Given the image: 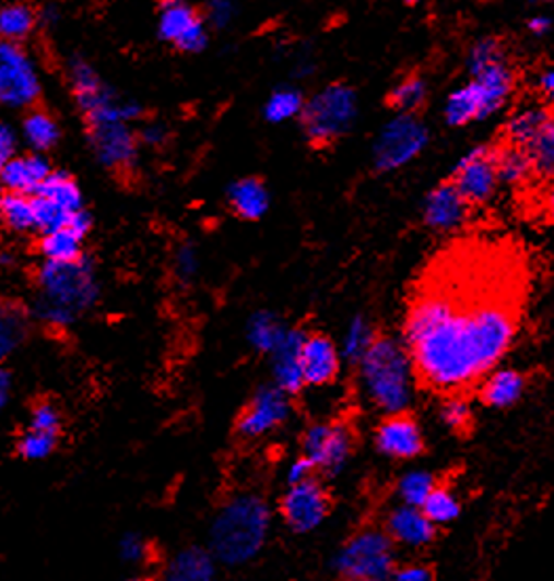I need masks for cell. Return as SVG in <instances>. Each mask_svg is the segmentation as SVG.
I'll use <instances>...</instances> for the list:
<instances>
[{"mask_svg":"<svg viewBox=\"0 0 554 581\" xmlns=\"http://www.w3.org/2000/svg\"><path fill=\"white\" fill-rule=\"evenodd\" d=\"M526 290V263L512 247L468 240L438 253L403 324L415 381L443 396L479 386L517 340Z\"/></svg>","mask_w":554,"mask_h":581,"instance_id":"1","label":"cell"},{"mask_svg":"<svg viewBox=\"0 0 554 581\" xmlns=\"http://www.w3.org/2000/svg\"><path fill=\"white\" fill-rule=\"evenodd\" d=\"M361 388L367 401L386 415L408 413L415 374L401 340L381 335L358 363Z\"/></svg>","mask_w":554,"mask_h":581,"instance_id":"2","label":"cell"},{"mask_svg":"<svg viewBox=\"0 0 554 581\" xmlns=\"http://www.w3.org/2000/svg\"><path fill=\"white\" fill-rule=\"evenodd\" d=\"M270 508L258 495H236L224 503L211 526V554L224 565L254 560L268 540Z\"/></svg>","mask_w":554,"mask_h":581,"instance_id":"3","label":"cell"},{"mask_svg":"<svg viewBox=\"0 0 554 581\" xmlns=\"http://www.w3.org/2000/svg\"><path fill=\"white\" fill-rule=\"evenodd\" d=\"M358 115V97L344 83L327 85L304 102L302 127L313 145H329L344 138Z\"/></svg>","mask_w":554,"mask_h":581,"instance_id":"4","label":"cell"},{"mask_svg":"<svg viewBox=\"0 0 554 581\" xmlns=\"http://www.w3.org/2000/svg\"><path fill=\"white\" fill-rule=\"evenodd\" d=\"M335 569L351 581H388L397 569L394 542L386 531L365 529L338 553Z\"/></svg>","mask_w":554,"mask_h":581,"instance_id":"5","label":"cell"},{"mask_svg":"<svg viewBox=\"0 0 554 581\" xmlns=\"http://www.w3.org/2000/svg\"><path fill=\"white\" fill-rule=\"evenodd\" d=\"M89 138L102 165L115 171L131 169L138 156V138L127 127L122 104L110 102L89 115Z\"/></svg>","mask_w":554,"mask_h":581,"instance_id":"6","label":"cell"},{"mask_svg":"<svg viewBox=\"0 0 554 581\" xmlns=\"http://www.w3.org/2000/svg\"><path fill=\"white\" fill-rule=\"evenodd\" d=\"M431 142L426 124L411 115L390 118L374 144V167L378 174H392L415 161Z\"/></svg>","mask_w":554,"mask_h":581,"instance_id":"7","label":"cell"},{"mask_svg":"<svg viewBox=\"0 0 554 581\" xmlns=\"http://www.w3.org/2000/svg\"><path fill=\"white\" fill-rule=\"evenodd\" d=\"M302 451L315 470H321L329 476L340 474L352 453V432L344 424H315L306 430L302 440Z\"/></svg>","mask_w":554,"mask_h":581,"instance_id":"8","label":"cell"},{"mask_svg":"<svg viewBox=\"0 0 554 581\" xmlns=\"http://www.w3.org/2000/svg\"><path fill=\"white\" fill-rule=\"evenodd\" d=\"M468 204L487 203L497 190L496 145H476L467 152L449 179Z\"/></svg>","mask_w":554,"mask_h":581,"instance_id":"9","label":"cell"},{"mask_svg":"<svg viewBox=\"0 0 554 581\" xmlns=\"http://www.w3.org/2000/svg\"><path fill=\"white\" fill-rule=\"evenodd\" d=\"M38 79L20 45L0 40V104L22 108L36 104Z\"/></svg>","mask_w":554,"mask_h":581,"instance_id":"10","label":"cell"},{"mask_svg":"<svg viewBox=\"0 0 554 581\" xmlns=\"http://www.w3.org/2000/svg\"><path fill=\"white\" fill-rule=\"evenodd\" d=\"M158 34L181 54H201L209 45L203 13L188 2H165L161 7Z\"/></svg>","mask_w":554,"mask_h":581,"instance_id":"11","label":"cell"},{"mask_svg":"<svg viewBox=\"0 0 554 581\" xmlns=\"http://www.w3.org/2000/svg\"><path fill=\"white\" fill-rule=\"evenodd\" d=\"M290 413L292 396L276 386H262L240 413L236 430L245 438H260L283 426L290 419Z\"/></svg>","mask_w":554,"mask_h":581,"instance_id":"12","label":"cell"},{"mask_svg":"<svg viewBox=\"0 0 554 581\" xmlns=\"http://www.w3.org/2000/svg\"><path fill=\"white\" fill-rule=\"evenodd\" d=\"M281 514L295 533L315 531L329 514V495L315 478L293 485L281 501Z\"/></svg>","mask_w":554,"mask_h":581,"instance_id":"13","label":"cell"},{"mask_svg":"<svg viewBox=\"0 0 554 581\" xmlns=\"http://www.w3.org/2000/svg\"><path fill=\"white\" fill-rule=\"evenodd\" d=\"M45 287L59 306L81 310L95 297V283L87 263H49L45 270Z\"/></svg>","mask_w":554,"mask_h":581,"instance_id":"14","label":"cell"},{"mask_svg":"<svg viewBox=\"0 0 554 581\" xmlns=\"http://www.w3.org/2000/svg\"><path fill=\"white\" fill-rule=\"evenodd\" d=\"M376 447L386 458L413 460L424 449V436L417 422L408 413L386 415L376 430Z\"/></svg>","mask_w":554,"mask_h":581,"instance_id":"15","label":"cell"},{"mask_svg":"<svg viewBox=\"0 0 554 581\" xmlns=\"http://www.w3.org/2000/svg\"><path fill=\"white\" fill-rule=\"evenodd\" d=\"M299 367L304 386L321 388L338 378L342 367V356L335 342H331L327 335L315 333L306 335L299 354Z\"/></svg>","mask_w":554,"mask_h":581,"instance_id":"16","label":"cell"},{"mask_svg":"<svg viewBox=\"0 0 554 581\" xmlns=\"http://www.w3.org/2000/svg\"><path fill=\"white\" fill-rule=\"evenodd\" d=\"M470 204L451 181H443L424 201V224L438 233H453L467 224Z\"/></svg>","mask_w":554,"mask_h":581,"instance_id":"17","label":"cell"},{"mask_svg":"<svg viewBox=\"0 0 554 581\" xmlns=\"http://www.w3.org/2000/svg\"><path fill=\"white\" fill-rule=\"evenodd\" d=\"M304 340H306L304 331L290 327L283 342L270 354L274 386L283 390L287 396H295L304 390V378H302V367H299V354H302Z\"/></svg>","mask_w":554,"mask_h":581,"instance_id":"18","label":"cell"},{"mask_svg":"<svg viewBox=\"0 0 554 581\" xmlns=\"http://www.w3.org/2000/svg\"><path fill=\"white\" fill-rule=\"evenodd\" d=\"M386 535L409 548H422L433 542L435 537V524L431 523L420 508L411 506H399L390 512L388 523H386Z\"/></svg>","mask_w":554,"mask_h":581,"instance_id":"19","label":"cell"},{"mask_svg":"<svg viewBox=\"0 0 554 581\" xmlns=\"http://www.w3.org/2000/svg\"><path fill=\"white\" fill-rule=\"evenodd\" d=\"M228 203L240 220L258 222L270 209V192L262 179L243 177L231 186Z\"/></svg>","mask_w":554,"mask_h":581,"instance_id":"20","label":"cell"},{"mask_svg":"<svg viewBox=\"0 0 554 581\" xmlns=\"http://www.w3.org/2000/svg\"><path fill=\"white\" fill-rule=\"evenodd\" d=\"M51 175V169L47 165V161L28 154V156H20V158H11L2 171H0V179L4 183L7 190L11 192H20V194H34L38 190V186Z\"/></svg>","mask_w":554,"mask_h":581,"instance_id":"21","label":"cell"},{"mask_svg":"<svg viewBox=\"0 0 554 581\" xmlns=\"http://www.w3.org/2000/svg\"><path fill=\"white\" fill-rule=\"evenodd\" d=\"M523 392L526 378L517 369H494L481 381V399L487 407H512L521 401Z\"/></svg>","mask_w":554,"mask_h":581,"instance_id":"22","label":"cell"},{"mask_svg":"<svg viewBox=\"0 0 554 581\" xmlns=\"http://www.w3.org/2000/svg\"><path fill=\"white\" fill-rule=\"evenodd\" d=\"M443 117L451 127H467L474 120H487L490 112H487L481 88L470 81L464 87L456 88L453 93H449V97L445 102Z\"/></svg>","mask_w":554,"mask_h":581,"instance_id":"23","label":"cell"},{"mask_svg":"<svg viewBox=\"0 0 554 581\" xmlns=\"http://www.w3.org/2000/svg\"><path fill=\"white\" fill-rule=\"evenodd\" d=\"M163 581H215V558L203 548L179 550L167 562Z\"/></svg>","mask_w":554,"mask_h":581,"instance_id":"24","label":"cell"},{"mask_svg":"<svg viewBox=\"0 0 554 581\" xmlns=\"http://www.w3.org/2000/svg\"><path fill=\"white\" fill-rule=\"evenodd\" d=\"M551 124H553V115L542 106L519 110L506 122V144L521 147L527 152V147L533 144Z\"/></svg>","mask_w":554,"mask_h":581,"instance_id":"25","label":"cell"},{"mask_svg":"<svg viewBox=\"0 0 554 581\" xmlns=\"http://www.w3.org/2000/svg\"><path fill=\"white\" fill-rule=\"evenodd\" d=\"M34 197H40L49 203L58 204L66 213H76L83 209V197L79 190V183L74 177L68 174H51L34 192Z\"/></svg>","mask_w":554,"mask_h":581,"instance_id":"26","label":"cell"},{"mask_svg":"<svg viewBox=\"0 0 554 581\" xmlns=\"http://www.w3.org/2000/svg\"><path fill=\"white\" fill-rule=\"evenodd\" d=\"M287 331H290V327L283 320L279 319L276 315L263 310V312H256L249 320L247 340L258 352L272 354L276 346L283 342Z\"/></svg>","mask_w":554,"mask_h":581,"instance_id":"27","label":"cell"},{"mask_svg":"<svg viewBox=\"0 0 554 581\" xmlns=\"http://www.w3.org/2000/svg\"><path fill=\"white\" fill-rule=\"evenodd\" d=\"M426 99H428V85L422 76H415V74H411L401 83H397L388 93V106L397 115L417 117V112L424 108Z\"/></svg>","mask_w":554,"mask_h":581,"instance_id":"28","label":"cell"},{"mask_svg":"<svg viewBox=\"0 0 554 581\" xmlns=\"http://www.w3.org/2000/svg\"><path fill=\"white\" fill-rule=\"evenodd\" d=\"M496 174L499 183L517 186L523 183L533 175V165L526 150L515 145H499L496 147Z\"/></svg>","mask_w":554,"mask_h":581,"instance_id":"29","label":"cell"},{"mask_svg":"<svg viewBox=\"0 0 554 581\" xmlns=\"http://www.w3.org/2000/svg\"><path fill=\"white\" fill-rule=\"evenodd\" d=\"M38 247L51 263H79L83 260V238L68 228L45 234Z\"/></svg>","mask_w":554,"mask_h":581,"instance_id":"30","label":"cell"},{"mask_svg":"<svg viewBox=\"0 0 554 581\" xmlns=\"http://www.w3.org/2000/svg\"><path fill=\"white\" fill-rule=\"evenodd\" d=\"M0 224L15 233L34 228L32 197L11 190L0 192Z\"/></svg>","mask_w":554,"mask_h":581,"instance_id":"31","label":"cell"},{"mask_svg":"<svg viewBox=\"0 0 554 581\" xmlns=\"http://www.w3.org/2000/svg\"><path fill=\"white\" fill-rule=\"evenodd\" d=\"M36 24L34 9L28 4H7L0 9V40L17 45L28 38Z\"/></svg>","mask_w":554,"mask_h":581,"instance_id":"32","label":"cell"},{"mask_svg":"<svg viewBox=\"0 0 554 581\" xmlns=\"http://www.w3.org/2000/svg\"><path fill=\"white\" fill-rule=\"evenodd\" d=\"M304 95L297 88L283 87L276 88L266 106H263V117L272 124H283L290 122L293 118L299 117L304 110Z\"/></svg>","mask_w":554,"mask_h":581,"instance_id":"33","label":"cell"},{"mask_svg":"<svg viewBox=\"0 0 554 581\" xmlns=\"http://www.w3.org/2000/svg\"><path fill=\"white\" fill-rule=\"evenodd\" d=\"M376 331L372 327V322L365 319V317H354L349 329H346V335H344V344L340 349V356L351 360L354 365L361 363V358L367 354V349L372 348V344L376 342Z\"/></svg>","mask_w":554,"mask_h":581,"instance_id":"34","label":"cell"},{"mask_svg":"<svg viewBox=\"0 0 554 581\" xmlns=\"http://www.w3.org/2000/svg\"><path fill=\"white\" fill-rule=\"evenodd\" d=\"M424 517L435 524H447L460 517V499L451 489L435 487V491L428 495V499L420 508Z\"/></svg>","mask_w":554,"mask_h":581,"instance_id":"35","label":"cell"},{"mask_svg":"<svg viewBox=\"0 0 554 581\" xmlns=\"http://www.w3.org/2000/svg\"><path fill=\"white\" fill-rule=\"evenodd\" d=\"M437 483L435 476L431 472L424 470H413L408 472L401 481H399V497L403 501V506H411V508H422V503L428 499V495L435 491Z\"/></svg>","mask_w":554,"mask_h":581,"instance_id":"36","label":"cell"},{"mask_svg":"<svg viewBox=\"0 0 554 581\" xmlns=\"http://www.w3.org/2000/svg\"><path fill=\"white\" fill-rule=\"evenodd\" d=\"M24 129H26V138L30 140V144L38 147V150H49V147L58 144V122L45 110H38V108L32 110L28 118H26V122H24Z\"/></svg>","mask_w":554,"mask_h":581,"instance_id":"37","label":"cell"},{"mask_svg":"<svg viewBox=\"0 0 554 581\" xmlns=\"http://www.w3.org/2000/svg\"><path fill=\"white\" fill-rule=\"evenodd\" d=\"M58 440L59 436L45 435V432H36L28 428L17 438L15 451L26 462H40V460H47L58 449Z\"/></svg>","mask_w":554,"mask_h":581,"instance_id":"38","label":"cell"},{"mask_svg":"<svg viewBox=\"0 0 554 581\" xmlns=\"http://www.w3.org/2000/svg\"><path fill=\"white\" fill-rule=\"evenodd\" d=\"M502 59H506V49H504L502 40L496 36H485V38L476 40L468 54V72H470V76H474L483 68L502 61Z\"/></svg>","mask_w":554,"mask_h":581,"instance_id":"39","label":"cell"},{"mask_svg":"<svg viewBox=\"0 0 554 581\" xmlns=\"http://www.w3.org/2000/svg\"><path fill=\"white\" fill-rule=\"evenodd\" d=\"M527 154L533 165V174L540 177H553L554 169V124H551L533 144L527 147Z\"/></svg>","mask_w":554,"mask_h":581,"instance_id":"40","label":"cell"},{"mask_svg":"<svg viewBox=\"0 0 554 581\" xmlns=\"http://www.w3.org/2000/svg\"><path fill=\"white\" fill-rule=\"evenodd\" d=\"M32 209H34V226L43 234L58 233L66 228V222L72 213H66L59 209L58 204L49 203L40 197H32Z\"/></svg>","mask_w":554,"mask_h":581,"instance_id":"41","label":"cell"},{"mask_svg":"<svg viewBox=\"0 0 554 581\" xmlns=\"http://www.w3.org/2000/svg\"><path fill=\"white\" fill-rule=\"evenodd\" d=\"M440 419L449 430L464 432L472 424V407L464 399V394L458 396H447L445 403L440 405Z\"/></svg>","mask_w":554,"mask_h":581,"instance_id":"42","label":"cell"},{"mask_svg":"<svg viewBox=\"0 0 554 581\" xmlns=\"http://www.w3.org/2000/svg\"><path fill=\"white\" fill-rule=\"evenodd\" d=\"M30 430L45 432V435H61V413L54 401H34L32 403V417Z\"/></svg>","mask_w":554,"mask_h":581,"instance_id":"43","label":"cell"},{"mask_svg":"<svg viewBox=\"0 0 554 581\" xmlns=\"http://www.w3.org/2000/svg\"><path fill=\"white\" fill-rule=\"evenodd\" d=\"M118 556L127 565L142 567V565H146L150 556H152V546H150L146 537H142L140 533H127L118 542Z\"/></svg>","mask_w":554,"mask_h":581,"instance_id":"44","label":"cell"},{"mask_svg":"<svg viewBox=\"0 0 554 581\" xmlns=\"http://www.w3.org/2000/svg\"><path fill=\"white\" fill-rule=\"evenodd\" d=\"M234 13H236V7L228 0H213L207 4V11H204L203 20L209 26L213 28L222 29L226 26H231L233 22Z\"/></svg>","mask_w":554,"mask_h":581,"instance_id":"45","label":"cell"},{"mask_svg":"<svg viewBox=\"0 0 554 581\" xmlns=\"http://www.w3.org/2000/svg\"><path fill=\"white\" fill-rule=\"evenodd\" d=\"M199 272V251L192 245L179 247L176 253V274L179 281L188 283L197 276Z\"/></svg>","mask_w":554,"mask_h":581,"instance_id":"46","label":"cell"},{"mask_svg":"<svg viewBox=\"0 0 554 581\" xmlns=\"http://www.w3.org/2000/svg\"><path fill=\"white\" fill-rule=\"evenodd\" d=\"M388 581H433V571L426 565L411 562L405 567H397Z\"/></svg>","mask_w":554,"mask_h":581,"instance_id":"47","label":"cell"},{"mask_svg":"<svg viewBox=\"0 0 554 581\" xmlns=\"http://www.w3.org/2000/svg\"><path fill=\"white\" fill-rule=\"evenodd\" d=\"M313 474H315V467H313V464H310L306 458H299V460H295V462L290 464L285 476H287L290 487H293V485H299V483H306V481L315 478Z\"/></svg>","mask_w":554,"mask_h":581,"instance_id":"48","label":"cell"},{"mask_svg":"<svg viewBox=\"0 0 554 581\" xmlns=\"http://www.w3.org/2000/svg\"><path fill=\"white\" fill-rule=\"evenodd\" d=\"M13 152H15L13 133H11L9 127L0 124V171H2V167L13 158Z\"/></svg>","mask_w":554,"mask_h":581,"instance_id":"49","label":"cell"},{"mask_svg":"<svg viewBox=\"0 0 554 581\" xmlns=\"http://www.w3.org/2000/svg\"><path fill=\"white\" fill-rule=\"evenodd\" d=\"M138 140H142L144 144L152 145V147H158V145L165 144V140H167V129L161 124H148L142 129Z\"/></svg>","mask_w":554,"mask_h":581,"instance_id":"50","label":"cell"},{"mask_svg":"<svg viewBox=\"0 0 554 581\" xmlns=\"http://www.w3.org/2000/svg\"><path fill=\"white\" fill-rule=\"evenodd\" d=\"M527 28H529L531 34H535V36H544V34H549L551 28H553V22H551V17H546V15H533V17L527 22Z\"/></svg>","mask_w":554,"mask_h":581,"instance_id":"51","label":"cell"},{"mask_svg":"<svg viewBox=\"0 0 554 581\" xmlns=\"http://www.w3.org/2000/svg\"><path fill=\"white\" fill-rule=\"evenodd\" d=\"M538 88L546 99H553L554 93V72L551 68L542 70V74L538 76Z\"/></svg>","mask_w":554,"mask_h":581,"instance_id":"52","label":"cell"},{"mask_svg":"<svg viewBox=\"0 0 554 581\" xmlns=\"http://www.w3.org/2000/svg\"><path fill=\"white\" fill-rule=\"evenodd\" d=\"M7 390H9V376L0 371V407H2L4 401H7Z\"/></svg>","mask_w":554,"mask_h":581,"instance_id":"53","label":"cell"},{"mask_svg":"<svg viewBox=\"0 0 554 581\" xmlns=\"http://www.w3.org/2000/svg\"><path fill=\"white\" fill-rule=\"evenodd\" d=\"M125 581H154V580H150V578H131V580H125Z\"/></svg>","mask_w":554,"mask_h":581,"instance_id":"54","label":"cell"}]
</instances>
